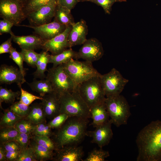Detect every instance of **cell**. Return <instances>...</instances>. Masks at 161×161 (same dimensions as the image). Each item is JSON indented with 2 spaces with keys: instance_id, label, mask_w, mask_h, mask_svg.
Here are the masks:
<instances>
[{
  "instance_id": "37",
  "label": "cell",
  "mask_w": 161,
  "mask_h": 161,
  "mask_svg": "<svg viewBox=\"0 0 161 161\" xmlns=\"http://www.w3.org/2000/svg\"><path fill=\"white\" fill-rule=\"evenodd\" d=\"M10 57L18 66L19 69L24 77L26 75V69L23 66L24 59L22 53L18 52L16 49L13 47L11 48L10 53Z\"/></svg>"
},
{
  "instance_id": "11",
  "label": "cell",
  "mask_w": 161,
  "mask_h": 161,
  "mask_svg": "<svg viewBox=\"0 0 161 161\" xmlns=\"http://www.w3.org/2000/svg\"><path fill=\"white\" fill-rule=\"evenodd\" d=\"M104 54L101 43L95 38L87 39L77 52V59L92 62L99 60Z\"/></svg>"
},
{
  "instance_id": "24",
  "label": "cell",
  "mask_w": 161,
  "mask_h": 161,
  "mask_svg": "<svg viewBox=\"0 0 161 161\" xmlns=\"http://www.w3.org/2000/svg\"><path fill=\"white\" fill-rule=\"evenodd\" d=\"M27 83L32 90L38 93L41 97L55 92L51 83L46 78L38 80L34 78L32 82Z\"/></svg>"
},
{
  "instance_id": "3",
  "label": "cell",
  "mask_w": 161,
  "mask_h": 161,
  "mask_svg": "<svg viewBox=\"0 0 161 161\" xmlns=\"http://www.w3.org/2000/svg\"><path fill=\"white\" fill-rule=\"evenodd\" d=\"M60 113L71 117L91 118L90 109L83 99L77 89L72 92H66L58 96Z\"/></svg>"
},
{
  "instance_id": "27",
  "label": "cell",
  "mask_w": 161,
  "mask_h": 161,
  "mask_svg": "<svg viewBox=\"0 0 161 161\" xmlns=\"http://www.w3.org/2000/svg\"><path fill=\"white\" fill-rule=\"evenodd\" d=\"M22 118L13 113L10 108L4 110L0 119V128L14 127L17 123Z\"/></svg>"
},
{
  "instance_id": "10",
  "label": "cell",
  "mask_w": 161,
  "mask_h": 161,
  "mask_svg": "<svg viewBox=\"0 0 161 161\" xmlns=\"http://www.w3.org/2000/svg\"><path fill=\"white\" fill-rule=\"evenodd\" d=\"M58 0H51L38 9L27 16L30 25L38 26L50 22L54 17Z\"/></svg>"
},
{
  "instance_id": "29",
  "label": "cell",
  "mask_w": 161,
  "mask_h": 161,
  "mask_svg": "<svg viewBox=\"0 0 161 161\" xmlns=\"http://www.w3.org/2000/svg\"><path fill=\"white\" fill-rule=\"evenodd\" d=\"M19 132L14 127H6L0 128V144L14 140Z\"/></svg>"
},
{
  "instance_id": "20",
  "label": "cell",
  "mask_w": 161,
  "mask_h": 161,
  "mask_svg": "<svg viewBox=\"0 0 161 161\" xmlns=\"http://www.w3.org/2000/svg\"><path fill=\"white\" fill-rule=\"evenodd\" d=\"M91 118V125L94 127L101 125L108 121L110 117L104 103L96 105L90 109Z\"/></svg>"
},
{
  "instance_id": "9",
  "label": "cell",
  "mask_w": 161,
  "mask_h": 161,
  "mask_svg": "<svg viewBox=\"0 0 161 161\" xmlns=\"http://www.w3.org/2000/svg\"><path fill=\"white\" fill-rule=\"evenodd\" d=\"M23 4L17 0H0V16L14 25L19 26L27 18L23 10Z\"/></svg>"
},
{
  "instance_id": "22",
  "label": "cell",
  "mask_w": 161,
  "mask_h": 161,
  "mask_svg": "<svg viewBox=\"0 0 161 161\" xmlns=\"http://www.w3.org/2000/svg\"><path fill=\"white\" fill-rule=\"evenodd\" d=\"M74 58L77 59V52L70 48L57 55H49V63H52L53 67H54L66 63Z\"/></svg>"
},
{
  "instance_id": "8",
  "label": "cell",
  "mask_w": 161,
  "mask_h": 161,
  "mask_svg": "<svg viewBox=\"0 0 161 161\" xmlns=\"http://www.w3.org/2000/svg\"><path fill=\"white\" fill-rule=\"evenodd\" d=\"M100 79L106 97L120 95L129 81L114 68L108 73L101 75Z\"/></svg>"
},
{
  "instance_id": "40",
  "label": "cell",
  "mask_w": 161,
  "mask_h": 161,
  "mask_svg": "<svg viewBox=\"0 0 161 161\" xmlns=\"http://www.w3.org/2000/svg\"><path fill=\"white\" fill-rule=\"evenodd\" d=\"M16 161H37L32 148L28 147L21 149Z\"/></svg>"
},
{
  "instance_id": "1",
  "label": "cell",
  "mask_w": 161,
  "mask_h": 161,
  "mask_svg": "<svg viewBox=\"0 0 161 161\" xmlns=\"http://www.w3.org/2000/svg\"><path fill=\"white\" fill-rule=\"evenodd\" d=\"M137 161H161V120L151 122L136 137Z\"/></svg>"
},
{
  "instance_id": "17",
  "label": "cell",
  "mask_w": 161,
  "mask_h": 161,
  "mask_svg": "<svg viewBox=\"0 0 161 161\" xmlns=\"http://www.w3.org/2000/svg\"><path fill=\"white\" fill-rule=\"evenodd\" d=\"M88 32L87 25L83 19L75 23L72 26L68 37L69 48L83 44L87 39L86 36Z\"/></svg>"
},
{
  "instance_id": "46",
  "label": "cell",
  "mask_w": 161,
  "mask_h": 161,
  "mask_svg": "<svg viewBox=\"0 0 161 161\" xmlns=\"http://www.w3.org/2000/svg\"><path fill=\"white\" fill-rule=\"evenodd\" d=\"M78 2V0H58V4L66 7L71 11Z\"/></svg>"
},
{
  "instance_id": "5",
  "label": "cell",
  "mask_w": 161,
  "mask_h": 161,
  "mask_svg": "<svg viewBox=\"0 0 161 161\" xmlns=\"http://www.w3.org/2000/svg\"><path fill=\"white\" fill-rule=\"evenodd\" d=\"M105 103L112 124L117 127L127 124L131 115L130 106L120 95L106 97Z\"/></svg>"
},
{
  "instance_id": "33",
  "label": "cell",
  "mask_w": 161,
  "mask_h": 161,
  "mask_svg": "<svg viewBox=\"0 0 161 161\" xmlns=\"http://www.w3.org/2000/svg\"><path fill=\"white\" fill-rule=\"evenodd\" d=\"M126 0H78V2H90L101 6L105 13L110 14L112 7L115 2H126Z\"/></svg>"
},
{
  "instance_id": "49",
  "label": "cell",
  "mask_w": 161,
  "mask_h": 161,
  "mask_svg": "<svg viewBox=\"0 0 161 161\" xmlns=\"http://www.w3.org/2000/svg\"><path fill=\"white\" fill-rule=\"evenodd\" d=\"M17 0L22 3L23 4L27 0Z\"/></svg>"
},
{
  "instance_id": "21",
  "label": "cell",
  "mask_w": 161,
  "mask_h": 161,
  "mask_svg": "<svg viewBox=\"0 0 161 161\" xmlns=\"http://www.w3.org/2000/svg\"><path fill=\"white\" fill-rule=\"evenodd\" d=\"M66 7L58 4L54 20L61 24L66 26L73 25L75 22L71 12Z\"/></svg>"
},
{
  "instance_id": "4",
  "label": "cell",
  "mask_w": 161,
  "mask_h": 161,
  "mask_svg": "<svg viewBox=\"0 0 161 161\" xmlns=\"http://www.w3.org/2000/svg\"><path fill=\"white\" fill-rule=\"evenodd\" d=\"M100 76L89 79L79 84L76 87L79 94L90 109L105 102L106 97Z\"/></svg>"
},
{
  "instance_id": "23",
  "label": "cell",
  "mask_w": 161,
  "mask_h": 161,
  "mask_svg": "<svg viewBox=\"0 0 161 161\" xmlns=\"http://www.w3.org/2000/svg\"><path fill=\"white\" fill-rule=\"evenodd\" d=\"M29 146L32 148L37 161L53 160L55 153L38 144L32 138Z\"/></svg>"
},
{
  "instance_id": "19",
  "label": "cell",
  "mask_w": 161,
  "mask_h": 161,
  "mask_svg": "<svg viewBox=\"0 0 161 161\" xmlns=\"http://www.w3.org/2000/svg\"><path fill=\"white\" fill-rule=\"evenodd\" d=\"M41 103L47 118L50 120L60 114V104L58 97L55 92L42 97Z\"/></svg>"
},
{
  "instance_id": "26",
  "label": "cell",
  "mask_w": 161,
  "mask_h": 161,
  "mask_svg": "<svg viewBox=\"0 0 161 161\" xmlns=\"http://www.w3.org/2000/svg\"><path fill=\"white\" fill-rule=\"evenodd\" d=\"M48 52L44 50L41 53V55L36 64V69L33 73L34 78H38L41 79H46V76L45 73L48 71L47 66L49 63V54Z\"/></svg>"
},
{
  "instance_id": "13",
  "label": "cell",
  "mask_w": 161,
  "mask_h": 161,
  "mask_svg": "<svg viewBox=\"0 0 161 161\" xmlns=\"http://www.w3.org/2000/svg\"><path fill=\"white\" fill-rule=\"evenodd\" d=\"M72 27V26H68L62 33L50 40L45 41L42 49L50 52L51 55H56L69 48L68 37Z\"/></svg>"
},
{
  "instance_id": "32",
  "label": "cell",
  "mask_w": 161,
  "mask_h": 161,
  "mask_svg": "<svg viewBox=\"0 0 161 161\" xmlns=\"http://www.w3.org/2000/svg\"><path fill=\"white\" fill-rule=\"evenodd\" d=\"M21 52L23 55L24 61L30 66L35 68L40 53H37L34 50L27 49H21Z\"/></svg>"
},
{
  "instance_id": "45",
  "label": "cell",
  "mask_w": 161,
  "mask_h": 161,
  "mask_svg": "<svg viewBox=\"0 0 161 161\" xmlns=\"http://www.w3.org/2000/svg\"><path fill=\"white\" fill-rule=\"evenodd\" d=\"M12 40L10 37L7 40L3 42L0 46V54H1L5 53H9L12 47Z\"/></svg>"
},
{
  "instance_id": "16",
  "label": "cell",
  "mask_w": 161,
  "mask_h": 161,
  "mask_svg": "<svg viewBox=\"0 0 161 161\" xmlns=\"http://www.w3.org/2000/svg\"><path fill=\"white\" fill-rule=\"evenodd\" d=\"M26 82L19 69L12 66L2 64L0 68L1 84L16 83L18 86Z\"/></svg>"
},
{
  "instance_id": "15",
  "label": "cell",
  "mask_w": 161,
  "mask_h": 161,
  "mask_svg": "<svg viewBox=\"0 0 161 161\" xmlns=\"http://www.w3.org/2000/svg\"><path fill=\"white\" fill-rule=\"evenodd\" d=\"M52 160L55 161H83V148L78 145H68L57 149Z\"/></svg>"
},
{
  "instance_id": "35",
  "label": "cell",
  "mask_w": 161,
  "mask_h": 161,
  "mask_svg": "<svg viewBox=\"0 0 161 161\" xmlns=\"http://www.w3.org/2000/svg\"><path fill=\"white\" fill-rule=\"evenodd\" d=\"M35 125L29 120L23 118L17 123L14 127L19 133L32 134Z\"/></svg>"
},
{
  "instance_id": "44",
  "label": "cell",
  "mask_w": 161,
  "mask_h": 161,
  "mask_svg": "<svg viewBox=\"0 0 161 161\" xmlns=\"http://www.w3.org/2000/svg\"><path fill=\"white\" fill-rule=\"evenodd\" d=\"M0 144L3 146L7 151H18L21 149L18 144L15 140H11Z\"/></svg>"
},
{
  "instance_id": "47",
  "label": "cell",
  "mask_w": 161,
  "mask_h": 161,
  "mask_svg": "<svg viewBox=\"0 0 161 161\" xmlns=\"http://www.w3.org/2000/svg\"><path fill=\"white\" fill-rule=\"evenodd\" d=\"M21 150L6 151V161H16L18 157Z\"/></svg>"
},
{
  "instance_id": "7",
  "label": "cell",
  "mask_w": 161,
  "mask_h": 161,
  "mask_svg": "<svg viewBox=\"0 0 161 161\" xmlns=\"http://www.w3.org/2000/svg\"><path fill=\"white\" fill-rule=\"evenodd\" d=\"M47 72L46 78L58 96L66 92H72L76 89V85L65 71L63 64L52 66Z\"/></svg>"
},
{
  "instance_id": "41",
  "label": "cell",
  "mask_w": 161,
  "mask_h": 161,
  "mask_svg": "<svg viewBox=\"0 0 161 161\" xmlns=\"http://www.w3.org/2000/svg\"><path fill=\"white\" fill-rule=\"evenodd\" d=\"M69 117L66 114L60 113L51 120L48 124L52 129H56L61 127Z\"/></svg>"
},
{
  "instance_id": "34",
  "label": "cell",
  "mask_w": 161,
  "mask_h": 161,
  "mask_svg": "<svg viewBox=\"0 0 161 161\" xmlns=\"http://www.w3.org/2000/svg\"><path fill=\"white\" fill-rule=\"evenodd\" d=\"M15 114L25 118L29 114L31 109L30 106L26 105L20 101L14 102L9 107Z\"/></svg>"
},
{
  "instance_id": "18",
  "label": "cell",
  "mask_w": 161,
  "mask_h": 161,
  "mask_svg": "<svg viewBox=\"0 0 161 161\" xmlns=\"http://www.w3.org/2000/svg\"><path fill=\"white\" fill-rule=\"evenodd\" d=\"M12 41L21 49L33 50L42 49L44 41L37 35L16 36L12 31L10 33Z\"/></svg>"
},
{
  "instance_id": "30",
  "label": "cell",
  "mask_w": 161,
  "mask_h": 161,
  "mask_svg": "<svg viewBox=\"0 0 161 161\" xmlns=\"http://www.w3.org/2000/svg\"><path fill=\"white\" fill-rule=\"evenodd\" d=\"M51 0H27L23 5L24 12L26 16L48 3Z\"/></svg>"
},
{
  "instance_id": "43",
  "label": "cell",
  "mask_w": 161,
  "mask_h": 161,
  "mask_svg": "<svg viewBox=\"0 0 161 161\" xmlns=\"http://www.w3.org/2000/svg\"><path fill=\"white\" fill-rule=\"evenodd\" d=\"M14 24L10 21L3 19L0 20V35L4 33H10L11 29Z\"/></svg>"
},
{
  "instance_id": "28",
  "label": "cell",
  "mask_w": 161,
  "mask_h": 161,
  "mask_svg": "<svg viewBox=\"0 0 161 161\" xmlns=\"http://www.w3.org/2000/svg\"><path fill=\"white\" fill-rule=\"evenodd\" d=\"M20 91L13 92L11 89L1 86L0 87V104L3 102L13 104L20 95Z\"/></svg>"
},
{
  "instance_id": "6",
  "label": "cell",
  "mask_w": 161,
  "mask_h": 161,
  "mask_svg": "<svg viewBox=\"0 0 161 161\" xmlns=\"http://www.w3.org/2000/svg\"><path fill=\"white\" fill-rule=\"evenodd\" d=\"M63 65L65 71L77 86L89 79L101 75L94 68L92 62L85 61H82L72 59Z\"/></svg>"
},
{
  "instance_id": "39",
  "label": "cell",
  "mask_w": 161,
  "mask_h": 161,
  "mask_svg": "<svg viewBox=\"0 0 161 161\" xmlns=\"http://www.w3.org/2000/svg\"><path fill=\"white\" fill-rule=\"evenodd\" d=\"M20 89V97L19 101L22 103L30 106L35 100H42L43 98L41 96H38L32 94L23 89L21 86H19Z\"/></svg>"
},
{
  "instance_id": "48",
  "label": "cell",
  "mask_w": 161,
  "mask_h": 161,
  "mask_svg": "<svg viewBox=\"0 0 161 161\" xmlns=\"http://www.w3.org/2000/svg\"><path fill=\"white\" fill-rule=\"evenodd\" d=\"M6 150L3 146L0 145V161H6Z\"/></svg>"
},
{
  "instance_id": "2",
  "label": "cell",
  "mask_w": 161,
  "mask_h": 161,
  "mask_svg": "<svg viewBox=\"0 0 161 161\" xmlns=\"http://www.w3.org/2000/svg\"><path fill=\"white\" fill-rule=\"evenodd\" d=\"M89 122L87 118L69 117L51 137L57 149L66 145H78L86 136Z\"/></svg>"
},
{
  "instance_id": "38",
  "label": "cell",
  "mask_w": 161,
  "mask_h": 161,
  "mask_svg": "<svg viewBox=\"0 0 161 161\" xmlns=\"http://www.w3.org/2000/svg\"><path fill=\"white\" fill-rule=\"evenodd\" d=\"M32 138L38 144L50 151H55L57 149L55 143L50 137L32 135Z\"/></svg>"
},
{
  "instance_id": "25",
  "label": "cell",
  "mask_w": 161,
  "mask_h": 161,
  "mask_svg": "<svg viewBox=\"0 0 161 161\" xmlns=\"http://www.w3.org/2000/svg\"><path fill=\"white\" fill-rule=\"evenodd\" d=\"M30 106V111L25 118L35 124L46 121L47 117L41 103H34Z\"/></svg>"
},
{
  "instance_id": "12",
  "label": "cell",
  "mask_w": 161,
  "mask_h": 161,
  "mask_svg": "<svg viewBox=\"0 0 161 161\" xmlns=\"http://www.w3.org/2000/svg\"><path fill=\"white\" fill-rule=\"evenodd\" d=\"M112 124V121L109 119L107 122L96 127L94 130L87 131L86 136L92 138V143H96L100 148H102L109 143L113 137Z\"/></svg>"
},
{
  "instance_id": "36",
  "label": "cell",
  "mask_w": 161,
  "mask_h": 161,
  "mask_svg": "<svg viewBox=\"0 0 161 161\" xmlns=\"http://www.w3.org/2000/svg\"><path fill=\"white\" fill-rule=\"evenodd\" d=\"M52 129L46 121L41 122L35 124L32 135L51 137L54 134Z\"/></svg>"
},
{
  "instance_id": "42",
  "label": "cell",
  "mask_w": 161,
  "mask_h": 161,
  "mask_svg": "<svg viewBox=\"0 0 161 161\" xmlns=\"http://www.w3.org/2000/svg\"><path fill=\"white\" fill-rule=\"evenodd\" d=\"M32 136V134L19 133L14 140L18 144L22 149L29 146L30 139Z\"/></svg>"
},
{
  "instance_id": "31",
  "label": "cell",
  "mask_w": 161,
  "mask_h": 161,
  "mask_svg": "<svg viewBox=\"0 0 161 161\" xmlns=\"http://www.w3.org/2000/svg\"><path fill=\"white\" fill-rule=\"evenodd\" d=\"M109 155V152L102 148H94L89 152L87 157L83 161H104Z\"/></svg>"
},
{
  "instance_id": "14",
  "label": "cell",
  "mask_w": 161,
  "mask_h": 161,
  "mask_svg": "<svg viewBox=\"0 0 161 161\" xmlns=\"http://www.w3.org/2000/svg\"><path fill=\"white\" fill-rule=\"evenodd\" d=\"M32 29L35 33L44 41L50 40L63 32L67 26L60 24L55 20L47 24L38 26L19 25Z\"/></svg>"
}]
</instances>
